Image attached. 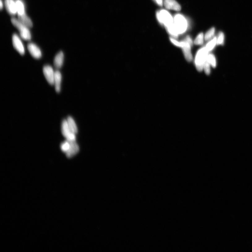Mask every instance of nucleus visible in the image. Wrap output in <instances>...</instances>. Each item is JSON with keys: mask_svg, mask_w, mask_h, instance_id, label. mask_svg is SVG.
<instances>
[{"mask_svg": "<svg viewBox=\"0 0 252 252\" xmlns=\"http://www.w3.org/2000/svg\"><path fill=\"white\" fill-rule=\"evenodd\" d=\"M156 16L159 23L165 26V28L174 23L173 17L166 10L157 11L156 13Z\"/></svg>", "mask_w": 252, "mask_h": 252, "instance_id": "1", "label": "nucleus"}, {"mask_svg": "<svg viewBox=\"0 0 252 252\" xmlns=\"http://www.w3.org/2000/svg\"><path fill=\"white\" fill-rule=\"evenodd\" d=\"M174 24L179 35L184 33L187 31L188 24V20L184 15L177 14L175 15Z\"/></svg>", "mask_w": 252, "mask_h": 252, "instance_id": "2", "label": "nucleus"}, {"mask_svg": "<svg viewBox=\"0 0 252 252\" xmlns=\"http://www.w3.org/2000/svg\"><path fill=\"white\" fill-rule=\"evenodd\" d=\"M208 52L205 47L199 49L196 53L194 62L196 68L199 71H201L203 70L204 65L207 60Z\"/></svg>", "mask_w": 252, "mask_h": 252, "instance_id": "3", "label": "nucleus"}, {"mask_svg": "<svg viewBox=\"0 0 252 252\" xmlns=\"http://www.w3.org/2000/svg\"><path fill=\"white\" fill-rule=\"evenodd\" d=\"M11 21L13 25L19 31L21 38L25 41L30 40L31 35L29 28L17 19L13 18L11 19Z\"/></svg>", "mask_w": 252, "mask_h": 252, "instance_id": "4", "label": "nucleus"}, {"mask_svg": "<svg viewBox=\"0 0 252 252\" xmlns=\"http://www.w3.org/2000/svg\"><path fill=\"white\" fill-rule=\"evenodd\" d=\"M182 41V49L185 59L188 62H192L193 56L191 52V47L193 46V41L191 37L187 36L185 37Z\"/></svg>", "mask_w": 252, "mask_h": 252, "instance_id": "5", "label": "nucleus"}, {"mask_svg": "<svg viewBox=\"0 0 252 252\" xmlns=\"http://www.w3.org/2000/svg\"><path fill=\"white\" fill-rule=\"evenodd\" d=\"M62 133L68 141L76 140L75 134L71 132L68 126L67 120L65 119L63 120L62 123Z\"/></svg>", "mask_w": 252, "mask_h": 252, "instance_id": "6", "label": "nucleus"}, {"mask_svg": "<svg viewBox=\"0 0 252 252\" xmlns=\"http://www.w3.org/2000/svg\"><path fill=\"white\" fill-rule=\"evenodd\" d=\"M43 72L49 83L51 85H54L55 71L52 66L49 65L45 66L43 68Z\"/></svg>", "mask_w": 252, "mask_h": 252, "instance_id": "7", "label": "nucleus"}, {"mask_svg": "<svg viewBox=\"0 0 252 252\" xmlns=\"http://www.w3.org/2000/svg\"><path fill=\"white\" fill-rule=\"evenodd\" d=\"M13 46L15 49L22 55L25 53V49L23 42L19 37L17 34H14L12 37Z\"/></svg>", "mask_w": 252, "mask_h": 252, "instance_id": "8", "label": "nucleus"}, {"mask_svg": "<svg viewBox=\"0 0 252 252\" xmlns=\"http://www.w3.org/2000/svg\"><path fill=\"white\" fill-rule=\"evenodd\" d=\"M28 49L32 56L36 59H39L42 57V52L39 48L33 43H29Z\"/></svg>", "mask_w": 252, "mask_h": 252, "instance_id": "9", "label": "nucleus"}, {"mask_svg": "<svg viewBox=\"0 0 252 252\" xmlns=\"http://www.w3.org/2000/svg\"><path fill=\"white\" fill-rule=\"evenodd\" d=\"M164 5L167 9L179 11L181 10L180 5L176 0H164Z\"/></svg>", "mask_w": 252, "mask_h": 252, "instance_id": "10", "label": "nucleus"}, {"mask_svg": "<svg viewBox=\"0 0 252 252\" xmlns=\"http://www.w3.org/2000/svg\"><path fill=\"white\" fill-rule=\"evenodd\" d=\"M5 6L9 14L14 15L17 14L16 4L14 0H5Z\"/></svg>", "mask_w": 252, "mask_h": 252, "instance_id": "11", "label": "nucleus"}, {"mask_svg": "<svg viewBox=\"0 0 252 252\" xmlns=\"http://www.w3.org/2000/svg\"><path fill=\"white\" fill-rule=\"evenodd\" d=\"M64 55L62 51L58 53L54 59V65L55 68L58 70L62 67L64 62Z\"/></svg>", "mask_w": 252, "mask_h": 252, "instance_id": "12", "label": "nucleus"}, {"mask_svg": "<svg viewBox=\"0 0 252 252\" xmlns=\"http://www.w3.org/2000/svg\"><path fill=\"white\" fill-rule=\"evenodd\" d=\"M69 141L70 143V149L66 153L67 157L70 158L73 157L78 152L79 148L75 140Z\"/></svg>", "mask_w": 252, "mask_h": 252, "instance_id": "13", "label": "nucleus"}, {"mask_svg": "<svg viewBox=\"0 0 252 252\" xmlns=\"http://www.w3.org/2000/svg\"><path fill=\"white\" fill-rule=\"evenodd\" d=\"M62 80V74L59 70L55 71L54 85L56 91L59 93L61 91Z\"/></svg>", "mask_w": 252, "mask_h": 252, "instance_id": "14", "label": "nucleus"}, {"mask_svg": "<svg viewBox=\"0 0 252 252\" xmlns=\"http://www.w3.org/2000/svg\"><path fill=\"white\" fill-rule=\"evenodd\" d=\"M18 19L28 28H30L32 27V22L30 18L28 16L26 13L22 15H18Z\"/></svg>", "mask_w": 252, "mask_h": 252, "instance_id": "15", "label": "nucleus"}, {"mask_svg": "<svg viewBox=\"0 0 252 252\" xmlns=\"http://www.w3.org/2000/svg\"><path fill=\"white\" fill-rule=\"evenodd\" d=\"M15 2L16 4L18 15L25 14L26 13L25 5L22 0H15Z\"/></svg>", "mask_w": 252, "mask_h": 252, "instance_id": "16", "label": "nucleus"}, {"mask_svg": "<svg viewBox=\"0 0 252 252\" xmlns=\"http://www.w3.org/2000/svg\"><path fill=\"white\" fill-rule=\"evenodd\" d=\"M68 125L71 132L76 134L78 132L77 127L73 119L70 116H69L67 119Z\"/></svg>", "mask_w": 252, "mask_h": 252, "instance_id": "17", "label": "nucleus"}, {"mask_svg": "<svg viewBox=\"0 0 252 252\" xmlns=\"http://www.w3.org/2000/svg\"><path fill=\"white\" fill-rule=\"evenodd\" d=\"M216 44H217V38L215 37L207 44L205 47L208 52H210L214 49Z\"/></svg>", "mask_w": 252, "mask_h": 252, "instance_id": "18", "label": "nucleus"}, {"mask_svg": "<svg viewBox=\"0 0 252 252\" xmlns=\"http://www.w3.org/2000/svg\"><path fill=\"white\" fill-rule=\"evenodd\" d=\"M204 39H205V38L203 33H200L196 37L194 43L197 45H201L203 43Z\"/></svg>", "mask_w": 252, "mask_h": 252, "instance_id": "19", "label": "nucleus"}, {"mask_svg": "<svg viewBox=\"0 0 252 252\" xmlns=\"http://www.w3.org/2000/svg\"><path fill=\"white\" fill-rule=\"evenodd\" d=\"M207 60L211 65L214 68L216 66V60L215 57L213 54H208L207 57Z\"/></svg>", "mask_w": 252, "mask_h": 252, "instance_id": "20", "label": "nucleus"}, {"mask_svg": "<svg viewBox=\"0 0 252 252\" xmlns=\"http://www.w3.org/2000/svg\"><path fill=\"white\" fill-rule=\"evenodd\" d=\"M215 32V29L214 28H212L209 30L205 34L204 38L205 40L208 41L211 39L214 36Z\"/></svg>", "mask_w": 252, "mask_h": 252, "instance_id": "21", "label": "nucleus"}, {"mask_svg": "<svg viewBox=\"0 0 252 252\" xmlns=\"http://www.w3.org/2000/svg\"><path fill=\"white\" fill-rule=\"evenodd\" d=\"M70 141L67 140L66 141L62 143L61 145V148L63 152L65 153L67 152L70 149Z\"/></svg>", "mask_w": 252, "mask_h": 252, "instance_id": "22", "label": "nucleus"}, {"mask_svg": "<svg viewBox=\"0 0 252 252\" xmlns=\"http://www.w3.org/2000/svg\"><path fill=\"white\" fill-rule=\"evenodd\" d=\"M210 63H209L207 60L206 61L205 64L204 65L203 69L205 70V72L207 75H209L211 73V68H210Z\"/></svg>", "mask_w": 252, "mask_h": 252, "instance_id": "23", "label": "nucleus"}, {"mask_svg": "<svg viewBox=\"0 0 252 252\" xmlns=\"http://www.w3.org/2000/svg\"><path fill=\"white\" fill-rule=\"evenodd\" d=\"M170 41L171 43L173 44L174 45L177 47L181 48L182 46V41H177L176 40V39L172 38V37H170Z\"/></svg>", "mask_w": 252, "mask_h": 252, "instance_id": "24", "label": "nucleus"}, {"mask_svg": "<svg viewBox=\"0 0 252 252\" xmlns=\"http://www.w3.org/2000/svg\"><path fill=\"white\" fill-rule=\"evenodd\" d=\"M224 33L222 32L219 33L218 38H217V44L222 45L224 43Z\"/></svg>", "mask_w": 252, "mask_h": 252, "instance_id": "25", "label": "nucleus"}, {"mask_svg": "<svg viewBox=\"0 0 252 252\" xmlns=\"http://www.w3.org/2000/svg\"><path fill=\"white\" fill-rule=\"evenodd\" d=\"M159 6H162L164 5V0H152Z\"/></svg>", "mask_w": 252, "mask_h": 252, "instance_id": "26", "label": "nucleus"}, {"mask_svg": "<svg viewBox=\"0 0 252 252\" xmlns=\"http://www.w3.org/2000/svg\"><path fill=\"white\" fill-rule=\"evenodd\" d=\"M3 3H2V0H1V2H0V8H1V9L2 10L3 7Z\"/></svg>", "mask_w": 252, "mask_h": 252, "instance_id": "27", "label": "nucleus"}]
</instances>
